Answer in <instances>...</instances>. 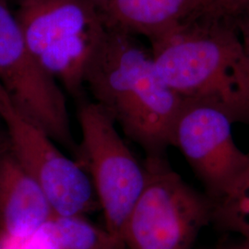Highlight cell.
<instances>
[{"instance_id": "9c48e42d", "label": "cell", "mask_w": 249, "mask_h": 249, "mask_svg": "<svg viewBox=\"0 0 249 249\" xmlns=\"http://www.w3.org/2000/svg\"><path fill=\"white\" fill-rule=\"evenodd\" d=\"M53 215L45 192L12 151H1L0 234L10 241L29 240Z\"/></svg>"}, {"instance_id": "30bf717a", "label": "cell", "mask_w": 249, "mask_h": 249, "mask_svg": "<svg viewBox=\"0 0 249 249\" xmlns=\"http://www.w3.org/2000/svg\"><path fill=\"white\" fill-rule=\"evenodd\" d=\"M204 0H110L101 8L106 25L150 41L200 15Z\"/></svg>"}, {"instance_id": "7a4b0ae2", "label": "cell", "mask_w": 249, "mask_h": 249, "mask_svg": "<svg viewBox=\"0 0 249 249\" xmlns=\"http://www.w3.org/2000/svg\"><path fill=\"white\" fill-rule=\"evenodd\" d=\"M150 42L156 71L169 88L249 124L248 66L233 21L198 15Z\"/></svg>"}, {"instance_id": "8fae6325", "label": "cell", "mask_w": 249, "mask_h": 249, "mask_svg": "<svg viewBox=\"0 0 249 249\" xmlns=\"http://www.w3.org/2000/svg\"><path fill=\"white\" fill-rule=\"evenodd\" d=\"M39 235L49 249H122L123 244L107 229L89 223L84 216H55Z\"/></svg>"}, {"instance_id": "7c38bea8", "label": "cell", "mask_w": 249, "mask_h": 249, "mask_svg": "<svg viewBox=\"0 0 249 249\" xmlns=\"http://www.w3.org/2000/svg\"><path fill=\"white\" fill-rule=\"evenodd\" d=\"M213 205V220L249 240V165Z\"/></svg>"}, {"instance_id": "52a82bcc", "label": "cell", "mask_w": 249, "mask_h": 249, "mask_svg": "<svg viewBox=\"0 0 249 249\" xmlns=\"http://www.w3.org/2000/svg\"><path fill=\"white\" fill-rule=\"evenodd\" d=\"M233 123L217 105L184 99L173 129L172 146L181 151L213 202L249 165V154L233 139Z\"/></svg>"}, {"instance_id": "ba28073f", "label": "cell", "mask_w": 249, "mask_h": 249, "mask_svg": "<svg viewBox=\"0 0 249 249\" xmlns=\"http://www.w3.org/2000/svg\"><path fill=\"white\" fill-rule=\"evenodd\" d=\"M0 117L8 130L10 151L43 189L55 216H84L98 208L89 176L77 160L66 156L12 106Z\"/></svg>"}, {"instance_id": "6da1fadb", "label": "cell", "mask_w": 249, "mask_h": 249, "mask_svg": "<svg viewBox=\"0 0 249 249\" xmlns=\"http://www.w3.org/2000/svg\"><path fill=\"white\" fill-rule=\"evenodd\" d=\"M135 36L107 28L84 83L94 103L148 157L163 156L184 98L160 79Z\"/></svg>"}, {"instance_id": "5b68a950", "label": "cell", "mask_w": 249, "mask_h": 249, "mask_svg": "<svg viewBox=\"0 0 249 249\" xmlns=\"http://www.w3.org/2000/svg\"><path fill=\"white\" fill-rule=\"evenodd\" d=\"M78 120L80 142L75 160L89 176L106 229L122 243L124 223L146 183L145 165L137 160L116 123L96 103L81 102Z\"/></svg>"}, {"instance_id": "277c9868", "label": "cell", "mask_w": 249, "mask_h": 249, "mask_svg": "<svg viewBox=\"0 0 249 249\" xmlns=\"http://www.w3.org/2000/svg\"><path fill=\"white\" fill-rule=\"evenodd\" d=\"M147 179L122 231L125 249H192L213 220V201L196 192L163 156L148 157Z\"/></svg>"}, {"instance_id": "2e32d148", "label": "cell", "mask_w": 249, "mask_h": 249, "mask_svg": "<svg viewBox=\"0 0 249 249\" xmlns=\"http://www.w3.org/2000/svg\"><path fill=\"white\" fill-rule=\"evenodd\" d=\"M215 249H249V240L243 239V241H241L239 243L224 245V246L218 247Z\"/></svg>"}, {"instance_id": "8992f818", "label": "cell", "mask_w": 249, "mask_h": 249, "mask_svg": "<svg viewBox=\"0 0 249 249\" xmlns=\"http://www.w3.org/2000/svg\"><path fill=\"white\" fill-rule=\"evenodd\" d=\"M0 82L18 115L76 154L60 84L31 53L8 0H0Z\"/></svg>"}, {"instance_id": "4fadbf2b", "label": "cell", "mask_w": 249, "mask_h": 249, "mask_svg": "<svg viewBox=\"0 0 249 249\" xmlns=\"http://www.w3.org/2000/svg\"><path fill=\"white\" fill-rule=\"evenodd\" d=\"M249 7V0H204L200 15L234 22Z\"/></svg>"}, {"instance_id": "3957f363", "label": "cell", "mask_w": 249, "mask_h": 249, "mask_svg": "<svg viewBox=\"0 0 249 249\" xmlns=\"http://www.w3.org/2000/svg\"><path fill=\"white\" fill-rule=\"evenodd\" d=\"M15 16L36 61L79 97L107 31L101 8L81 0H18Z\"/></svg>"}, {"instance_id": "e0dca14e", "label": "cell", "mask_w": 249, "mask_h": 249, "mask_svg": "<svg viewBox=\"0 0 249 249\" xmlns=\"http://www.w3.org/2000/svg\"><path fill=\"white\" fill-rule=\"evenodd\" d=\"M81 1H86V2H89V3H92L96 6H98L100 8H103L104 6H106L107 3L110 1V0H81Z\"/></svg>"}, {"instance_id": "5bb4252c", "label": "cell", "mask_w": 249, "mask_h": 249, "mask_svg": "<svg viewBox=\"0 0 249 249\" xmlns=\"http://www.w3.org/2000/svg\"><path fill=\"white\" fill-rule=\"evenodd\" d=\"M234 24L237 28L243 47H244V52L246 55L247 66H248L249 82V7L241 14L240 16H238L234 19Z\"/></svg>"}, {"instance_id": "9a60e30c", "label": "cell", "mask_w": 249, "mask_h": 249, "mask_svg": "<svg viewBox=\"0 0 249 249\" xmlns=\"http://www.w3.org/2000/svg\"><path fill=\"white\" fill-rule=\"evenodd\" d=\"M10 106H12L10 99L9 98L6 90L4 89L1 82H0V115Z\"/></svg>"}]
</instances>
